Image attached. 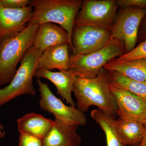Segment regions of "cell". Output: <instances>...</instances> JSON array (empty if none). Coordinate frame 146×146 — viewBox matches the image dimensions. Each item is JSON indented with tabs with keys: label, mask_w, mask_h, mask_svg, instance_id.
<instances>
[{
	"label": "cell",
	"mask_w": 146,
	"mask_h": 146,
	"mask_svg": "<svg viewBox=\"0 0 146 146\" xmlns=\"http://www.w3.org/2000/svg\"><path fill=\"white\" fill-rule=\"evenodd\" d=\"M73 93L78 108L87 112L89 108L96 106L107 115L116 117L117 106L110 89L107 71L103 68L94 78L75 77Z\"/></svg>",
	"instance_id": "cell-1"
},
{
	"label": "cell",
	"mask_w": 146,
	"mask_h": 146,
	"mask_svg": "<svg viewBox=\"0 0 146 146\" xmlns=\"http://www.w3.org/2000/svg\"><path fill=\"white\" fill-rule=\"evenodd\" d=\"M83 2L80 0H31L33 13L29 24L52 23L60 25L68 33L70 49L75 21Z\"/></svg>",
	"instance_id": "cell-2"
},
{
	"label": "cell",
	"mask_w": 146,
	"mask_h": 146,
	"mask_svg": "<svg viewBox=\"0 0 146 146\" xmlns=\"http://www.w3.org/2000/svg\"><path fill=\"white\" fill-rule=\"evenodd\" d=\"M39 25L29 24L23 30L0 45V86L10 83L18 64L33 45Z\"/></svg>",
	"instance_id": "cell-3"
},
{
	"label": "cell",
	"mask_w": 146,
	"mask_h": 146,
	"mask_svg": "<svg viewBox=\"0 0 146 146\" xmlns=\"http://www.w3.org/2000/svg\"><path fill=\"white\" fill-rule=\"evenodd\" d=\"M125 52L122 41L110 37L107 44L100 49L89 54L71 56L68 70L77 77L94 78L107 63L125 53Z\"/></svg>",
	"instance_id": "cell-4"
},
{
	"label": "cell",
	"mask_w": 146,
	"mask_h": 146,
	"mask_svg": "<svg viewBox=\"0 0 146 146\" xmlns=\"http://www.w3.org/2000/svg\"><path fill=\"white\" fill-rule=\"evenodd\" d=\"M43 52L32 46L24 56L9 85L0 89V107L22 95L36 94L33 79Z\"/></svg>",
	"instance_id": "cell-5"
},
{
	"label": "cell",
	"mask_w": 146,
	"mask_h": 146,
	"mask_svg": "<svg viewBox=\"0 0 146 146\" xmlns=\"http://www.w3.org/2000/svg\"><path fill=\"white\" fill-rule=\"evenodd\" d=\"M118 5L115 0H86L76 17L74 27L91 26L111 29Z\"/></svg>",
	"instance_id": "cell-6"
},
{
	"label": "cell",
	"mask_w": 146,
	"mask_h": 146,
	"mask_svg": "<svg viewBox=\"0 0 146 146\" xmlns=\"http://www.w3.org/2000/svg\"><path fill=\"white\" fill-rule=\"evenodd\" d=\"M123 8L116 17L110 30V37L123 42L125 53L135 47L138 28L141 21L145 16L146 10L136 7Z\"/></svg>",
	"instance_id": "cell-7"
},
{
	"label": "cell",
	"mask_w": 146,
	"mask_h": 146,
	"mask_svg": "<svg viewBox=\"0 0 146 146\" xmlns=\"http://www.w3.org/2000/svg\"><path fill=\"white\" fill-rule=\"evenodd\" d=\"M37 82L39 85L40 98V107L54 115L58 119L68 124H75L79 125H85L87 122L84 112L72 106H68L54 95L48 84L42 82L38 78Z\"/></svg>",
	"instance_id": "cell-8"
},
{
	"label": "cell",
	"mask_w": 146,
	"mask_h": 146,
	"mask_svg": "<svg viewBox=\"0 0 146 146\" xmlns=\"http://www.w3.org/2000/svg\"><path fill=\"white\" fill-rule=\"evenodd\" d=\"M110 38L109 29L91 26L74 27L72 35L73 54H87L100 49Z\"/></svg>",
	"instance_id": "cell-9"
},
{
	"label": "cell",
	"mask_w": 146,
	"mask_h": 146,
	"mask_svg": "<svg viewBox=\"0 0 146 146\" xmlns=\"http://www.w3.org/2000/svg\"><path fill=\"white\" fill-rule=\"evenodd\" d=\"M117 106V115L121 119L143 123L146 120V103L134 94L110 84Z\"/></svg>",
	"instance_id": "cell-10"
},
{
	"label": "cell",
	"mask_w": 146,
	"mask_h": 146,
	"mask_svg": "<svg viewBox=\"0 0 146 146\" xmlns=\"http://www.w3.org/2000/svg\"><path fill=\"white\" fill-rule=\"evenodd\" d=\"M33 13L31 5L13 9L4 7L0 3V45L23 30L31 20Z\"/></svg>",
	"instance_id": "cell-11"
},
{
	"label": "cell",
	"mask_w": 146,
	"mask_h": 146,
	"mask_svg": "<svg viewBox=\"0 0 146 146\" xmlns=\"http://www.w3.org/2000/svg\"><path fill=\"white\" fill-rule=\"evenodd\" d=\"M78 125L68 124L55 119L54 123L43 139L44 146H78L81 136L77 132Z\"/></svg>",
	"instance_id": "cell-12"
},
{
	"label": "cell",
	"mask_w": 146,
	"mask_h": 146,
	"mask_svg": "<svg viewBox=\"0 0 146 146\" xmlns=\"http://www.w3.org/2000/svg\"><path fill=\"white\" fill-rule=\"evenodd\" d=\"M65 44L70 47L67 32L56 24L46 23L39 25L33 46L43 52L50 47Z\"/></svg>",
	"instance_id": "cell-13"
},
{
	"label": "cell",
	"mask_w": 146,
	"mask_h": 146,
	"mask_svg": "<svg viewBox=\"0 0 146 146\" xmlns=\"http://www.w3.org/2000/svg\"><path fill=\"white\" fill-rule=\"evenodd\" d=\"M35 77L47 79L52 82L56 87L58 95H60L67 104L75 107V103L72 96L75 76L71 71L68 70L54 72L37 69Z\"/></svg>",
	"instance_id": "cell-14"
},
{
	"label": "cell",
	"mask_w": 146,
	"mask_h": 146,
	"mask_svg": "<svg viewBox=\"0 0 146 146\" xmlns=\"http://www.w3.org/2000/svg\"><path fill=\"white\" fill-rule=\"evenodd\" d=\"M69 49V44H65L50 47L45 50L39 58L38 70H68L70 59Z\"/></svg>",
	"instance_id": "cell-15"
},
{
	"label": "cell",
	"mask_w": 146,
	"mask_h": 146,
	"mask_svg": "<svg viewBox=\"0 0 146 146\" xmlns=\"http://www.w3.org/2000/svg\"><path fill=\"white\" fill-rule=\"evenodd\" d=\"M104 69L118 72L136 81H146V58L129 61H120L115 58L105 65Z\"/></svg>",
	"instance_id": "cell-16"
},
{
	"label": "cell",
	"mask_w": 146,
	"mask_h": 146,
	"mask_svg": "<svg viewBox=\"0 0 146 146\" xmlns=\"http://www.w3.org/2000/svg\"><path fill=\"white\" fill-rule=\"evenodd\" d=\"M19 132L28 133L43 140L54 121L35 113H29L17 120Z\"/></svg>",
	"instance_id": "cell-17"
},
{
	"label": "cell",
	"mask_w": 146,
	"mask_h": 146,
	"mask_svg": "<svg viewBox=\"0 0 146 146\" xmlns=\"http://www.w3.org/2000/svg\"><path fill=\"white\" fill-rule=\"evenodd\" d=\"M115 129L122 142L127 146H136L146 135L142 123L119 118L115 119Z\"/></svg>",
	"instance_id": "cell-18"
},
{
	"label": "cell",
	"mask_w": 146,
	"mask_h": 146,
	"mask_svg": "<svg viewBox=\"0 0 146 146\" xmlns=\"http://www.w3.org/2000/svg\"><path fill=\"white\" fill-rule=\"evenodd\" d=\"M91 115L105 134L107 146H127L121 141L115 129L116 117L107 115L99 108L92 110Z\"/></svg>",
	"instance_id": "cell-19"
},
{
	"label": "cell",
	"mask_w": 146,
	"mask_h": 146,
	"mask_svg": "<svg viewBox=\"0 0 146 146\" xmlns=\"http://www.w3.org/2000/svg\"><path fill=\"white\" fill-rule=\"evenodd\" d=\"M107 75L110 84L127 90L146 103V81L133 80L115 71H107Z\"/></svg>",
	"instance_id": "cell-20"
},
{
	"label": "cell",
	"mask_w": 146,
	"mask_h": 146,
	"mask_svg": "<svg viewBox=\"0 0 146 146\" xmlns=\"http://www.w3.org/2000/svg\"><path fill=\"white\" fill-rule=\"evenodd\" d=\"M141 58H146V40L132 50L124 54L116 59L120 61H129Z\"/></svg>",
	"instance_id": "cell-21"
},
{
	"label": "cell",
	"mask_w": 146,
	"mask_h": 146,
	"mask_svg": "<svg viewBox=\"0 0 146 146\" xmlns=\"http://www.w3.org/2000/svg\"><path fill=\"white\" fill-rule=\"evenodd\" d=\"M19 146H44L43 140L24 132H20Z\"/></svg>",
	"instance_id": "cell-22"
},
{
	"label": "cell",
	"mask_w": 146,
	"mask_h": 146,
	"mask_svg": "<svg viewBox=\"0 0 146 146\" xmlns=\"http://www.w3.org/2000/svg\"><path fill=\"white\" fill-rule=\"evenodd\" d=\"M0 3L6 8L21 9L30 5L29 0H0Z\"/></svg>",
	"instance_id": "cell-23"
},
{
	"label": "cell",
	"mask_w": 146,
	"mask_h": 146,
	"mask_svg": "<svg viewBox=\"0 0 146 146\" xmlns=\"http://www.w3.org/2000/svg\"><path fill=\"white\" fill-rule=\"evenodd\" d=\"M117 2L119 6L123 8L136 7L146 9V0H118Z\"/></svg>",
	"instance_id": "cell-24"
},
{
	"label": "cell",
	"mask_w": 146,
	"mask_h": 146,
	"mask_svg": "<svg viewBox=\"0 0 146 146\" xmlns=\"http://www.w3.org/2000/svg\"><path fill=\"white\" fill-rule=\"evenodd\" d=\"M5 131L1 125L0 124V138H2L5 136Z\"/></svg>",
	"instance_id": "cell-25"
},
{
	"label": "cell",
	"mask_w": 146,
	"mask_h": 146,
	"mask_svg": "<svg viewBox=\"0 0 146 146\" xmlns=\"http://www.w3.org/2000/svg\"><path fill=\"white\" fill-rule=\"evenodd\" d=\"M136 146H146V135L143 138L140 143Z\"/></svg>",
	"instance_id": "cell-26"
},
{
	"label": "cell",
	"mask_w": 146,
	"mask_h": 146,
	"mask_svg": "<svg viewBox=\"0 0 146 146\" xmlns=\"http://www.w3.org/2000/svg\"><path fill=\"white\" fill-rule=\"evenodd\" d=\"M143 32L144 34L146 36V20L144 24Z\"/></svg>",
	"instance_id": "cell-27"
},
{
	"label": "cell",
	"mask_w": 146,
	"mask_h": 146,
	"mask_svg": "<svg viewBox=\"0 0 146 146\" xmlns=\"http://www.w3.org/2000/svg\"><path fill=\"white\" fill-rule=\"evenodd\" d=\"M143 125L144 127H145V129L146 130V120L145 121V122L143 123Z\"/></svg>",
	"instance_id": "cell-28"
}]
</instances>
